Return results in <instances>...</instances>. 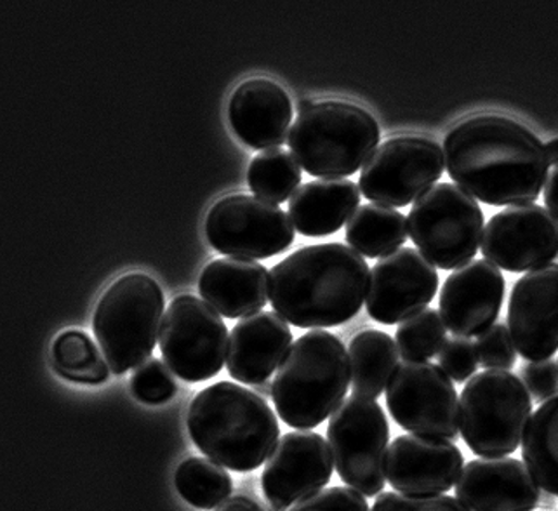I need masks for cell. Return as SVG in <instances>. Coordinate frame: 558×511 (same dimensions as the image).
<instances>
[{
	"label": "cell",
	"instance_id": "d590c367",
	"mask_svg": "<svg viewBox=\"0 0 558 511\" xmlns=\"http://www.w3.org/2000/svg\"><path fill=\"white\" fill-rule=\"evenodd\" d=\"M291 511H369L367 499L350 487H327L294 504Z\"/></svg>",
	"mask_w": 558,
	"mask_h": 511
},
{
	"label": "cell",
	"instance_id": "ac0fdd59",
	"mask_svg": "<svg viewBox=\"0 0 558 511\" xmlns=\"http://www.w3.org/2000/svg\"><path fill=\"white\" fill-rule=\"evenodd\" d=\"M507 282L496 265L475 259L452 271L438 300L444 326L454 336H481L496 324L505 301Z\"/></svg>",
	"mask_w": 558,
	"mask_h": 511
},
{
	"label": "cell",
	"instance_id": "ffe728a7",
	"mask_svg": "<svg viewBox=\"0 0 558 511\" xmlns=\"http://www.w3.org/2000/svg\"><path fill=\"white\" fill-rule=\"evenodd\" d=\"M456 498L472 511H533L542 487L515 458H481L464 464Z\"/></svg>",
	"mask_w": 558,
	"mask_h": 511
},
{
	"label": "cell",
	"instance_id": "603a6c76",
	"mask_svg": "<svg viewBox=\"0 0 558 511\" xmlns=\"http://www.w3.org/2000/svg\"><path fill=\"white\" fill-rule=\"evenodd\" d=\"M201 296L227 318L258 314L270 300V273L254 259H215L198 280Z\"/></svg>",
	"mask_w": 558,
	"mask_h": 511
},
{
	"label": "cell",
	"instance_id": "277c9868",
	"mask_svg": "<svg viewBox=\"0 0 558 511\" xmlns=\"http://www.w3.org/2000/svg\"><path fill=\"white\" fill-rule=\"evenodd\" d=\"M349 388L350 358L343 341L314 329L286 353L271 382V400L286 425L314 430L340 407Z\"/></svg>",
	"mask_w": 558,
	"mask_h": 511
},
{
	"label": "cell",
	"instance_id": "60d3db41",
	"mask_svg": "<svg viewBox=\"0 0 558 511\" xmlns=\"http://www.w3.org/2000/svg\"><path fill=\"white\" fill-rule=\"evenodd\" d=\"M254 391H256L259 397H263V399H267V397L271 396V385L268 381L259 382V385L254 387Z\"/></svg>",
	"mask_w": 558,
	"mask_h": 511
},
{
	"label": "cell",
	"instance_id": "4dcf8cb0",
	"mask_svg": "<svg viewBox=\"0 0 558 511\" xmlns=\"http://www.w3.org/2000/svg\"><path fill=\"white\" fill-rule=\"evenodd\" d=\"M447 327L440 312L426 308L397 327V346L404 361L435 357L446 343Z\"/></svg>",
	"mask_w": 558,
	"mask_h": 511
},
{
	"label": "cell",
	"instance_id": "52a82bcc",
	"mask_svg": "<svg viewBox=\"0 0 558 511\" xmlns=\"http://www.w3.org/2000/svg\"><path fill=\"white\" fill-rule=\"evenodd\" d=\"M531 416V393L510 370L477 373L461 393V435L470 451L481 458L513 454L524 440Z\"/></svg>",
	"mask_w": 558,
	"mask_h": 511
},
{
	"label": "cell",
	"instance_id": "44dd1931",
	"mask_svg": "<svg viewBox=\"0 0 558 511\" xmlns=\"http://www.w3.org/2000/svg\"><path fill=\"white\" fill-rule=\"evenodd\" d=\"M228 121L241 142L254 150L279 148L289 138L291 98L270 78H250L233 90Z\"/></svg>",
	"mask_w": 558,
	"mask_h": 511
},
{
	"label": "cell",
	"instance_id": "1f68e13d",
	"mask_svg": "<svg viewBox=\"0 0 558 511\" xmlns=\"http://www.w3.org/2000/svg\"><path fill=\"white\" fill-rule=\"evenodd\" d=\"M177 381L166 362L148 358L134 369L131 378L133 396L148 405H162L177 396Z\"/></svg>",
	"mask_w": 558,
	"mask_h": 511
},
{
	"label": "cell",
	"instance_id": "e0dca14e",
	"mask_svg": "<svg viewBox=\"0 0 558 511\" xmlns=\"http://www.w3.org/2000/svg\"><path fill=\"white\" fill-rule=\"evenodd\" d=\"M508 329L525 361L554 357L558 350V263L517 280L508 305Z\"/></svg>",
	"mask_w": 558,
	"mask_h": 511
},
{
	"label": "cell",
	"instance_id": "4fadbf2b",
	"mask_svg": "<svg viewBox=\"0 0 558 511\" xmlns=\"http://www.w3.org/2000/svg\"><path fill=\"white\" fill-rule=\"evenodd\" d=\"M446 168L444 148L416 134L379 145L361 172V192L381 206L405 207L434 188Z\"/></svg>",
	"mask_w": 558,
	"mask_h": 511
},
{
	"label": "cell",
	"instance_id": "836d02e7",
	"mask_svg": "<svg viewBox=\"0 0 558 511\" xmlns=\"http://www.w3.org/2000/svg\"><path fill=\"white\" fill-rule=\"evenodd\" d=\"M371 511H472L460 499L446 495L383 492Z\"/></svg>",
	"mask_w": 558,
	"mask_h": 511
},
{
	"label": "cell",
	"instance_id": "7a4b0ae2",
	"mask_svg": "<svg viewBox=\"0 0 558 511\" xmlns=\"http://www.w3.org/2000/svg\"><path fill=\"white\" fill-rule=\"evenodd\" d=\"M369 265L340 242L306 245L270 270V303L301 329H327L352 320L367 297Z\"/></svg>",
	"mask_w": 558,
	"mask_h": 511
},
{
	"label": "cell",
	"instance_id": "7c38bea8",
	"mask_svg": "<svg viewBox=\"0 0 558 511\" xmlns=\"http://www.w3.org/2000/svg\"><path fill=\"white\" fill-rule=\"evenodd\" d=\"M387 405L393 422L409 434L451 442L460 435V400L440 365L400 362L387 388Z\"/></svg>",
	"mask_w": 558,
	"mask_h": 511
},
{
	"label": "cell",
	"instance_id": "b9f144b4",
	"mask_svg": "<svg viewBox=\"0 0 558 511\" xmlns=\"http://www.w3.org/2000/svg\"><path fill=\"white\" fill-rule=\"evenodd\" d=\"M314 101H312V99L310 98H303V99H300V101H298V107H296V110L298 112H306V110H308V108H312L314 107Z\"/></svg>",
	"mask_w": 558,
	"mask_h": 511
},
{
	"label": "cell",
	"instance_id": "f1b7e54d",
	"mask_svg": "<svg viewBox=\"0 0 558 511\" xmlns=\"http://www.w3.org/2000/svg\"><path fill=\"white\" fill-rule=\"evenodd\" d=\"M178 492L198 510H215L232 495L233 480L215 461L189 458L174 473Z\"/></svg>",
	"mask_w": 558,
	"mask_h": 511
},
{
	"label": "cell",
	"instance_id": "7bdbcfd3",
	"mask_svg": "<svg viewBox=\"0 0 558 511\" xmlns=\"http://www.w3.org/2000/svg\"><path fill=\"white\" fill-rule=\"evenodd\" d=\"M268 511H286L283 508H277V507H270V510Z\"/></svg>",
	"mask_w": 558,
	"mask_h": 511
},
{
	"label": "cell",
	"instance_id": "9c48e42d",
	"mask_svg": "<svg viewBox=\"0 0 558 511\" xmlns=\"http://www.w3.org/2000/svg\"><path fill=\"white\" fill-rule=\"evenodd\" d=\"M388 438L387 416L374 399L349 397L329 417L327 442L336 472L365 498L379 496L387 484Z\"/></svg>",
	"mask_w": 558,
	"mask_h": 511
},
{
	"label": "cell",
	"instance_id": "5bb4252c",
	"mask_svg": "<svg viewBox=\"0 0 558 511\" xmlns=\"http://www.w3.org/2000/svg\"><path fill=\"white\" fill-rule=\"evenodd\" d=\"M481 251L513 273L545 267L558 256V221L537 204L508 207L487 221Z\"/></svg>",
	"mask_w": 558,
	"mask_h": 511
},
{
	"label": "cell",
	"instance_id": "3957f363",
	"mask_svg": "<svg viewBox=\"0 0 558 511\" xmlns=\"http://www.w3.org/2000/svg\"><path fill=\"white\" fill-rule=\"evenodd\" d=\"M198 451L232 472L258 470L279 440L276 413L256 391L219 381L198 391L186 416Z\"/></svg>",
	"mask_w": 558,
	"mask_h": 511
},
{
	"label": "cell",
	"instance_id": "d6a6232c",
	"mask_svg": "<svg viewBox=\"0 0 558 511\" xmlns=\"http://www.w3.org/2000/svg\"><path fill=\"white\" fill-rule=\"evenodd\" d=\"M478 361L486 369L510 370L517 361V350L511 340L510 329L505 324H494L482 332L475 343Z\"/></svg>",
	"mask_w": 558,
	"mask_h": 511
},
{
	"label": "cell",
	"instance_id": "ab89813d",
	"mask_svg": "<svg viewBox=\"0 0 558 511\" xmlns=\"http://www.w3.org/2000/svg\"><path fill=\"white\" fill-rule=\"evenodd\" d=\"M546 155H548L550 166H558V138L551 139V142L546 145Z\"/></svg>",
	"mask_w": 558,
	"mask_h": 511
},
{
	"label": "cell",
	"instance_id": "e575fe53",
	"mask_svg": "<svg viewBox=\"0 0 558 511\" xmlns=\"http://www.w3.org/2000/svg\"><path fill=\"white\" fill-rule=\"evenodd\" d=\"M437 357L438 365L456 382H464L472 378L481 364L475 343H472L469 338H460V336H452L446 340Z\"/></svg>",
	"mask_w": 558,
	"mask_h": 511
},
{
	"label": "cell",
	"instance_id": "8d00e7d4",
	"mask_svg": "<svg viewBox=\"0 0 558 511\" xmlns=\"http://www.w3.org/2000/svg\"><path fill=\"white\" fill-rule=\"evenodd\" d=\"M520 376L525 388L536 402L545 404L546 400L558 396V364L557 362L542 361L527 362L520 369Z\"/></svg>",
	"mask_w": 558,
	"mask_h": 511
},
{
	"label": "cell",
	"instance_id": "8fae6325",
	"mask_svg": "<svg viewBox=\"0 0 558 511\" xmlns=\"http://www.w3.org/2000/svg\"><path fill=\"white\" fill-rule=\"evenodd\" d=\"M206 236L213 250L232 258L268 259L294 242L291 216L258 195L219 198L206 216Z\"/></svg>",
	"mask_w": 558,
	"mask_h": 511
},
{
	"label": "cell",
	"instance_id": "d4e9b609",
	"mask_svg": "<svg viewBox=\"0 0 558 511\" xmlns=\"http://www.w3.org/2000/svg\"><path fill=\"white\" fill-rule=\"evenodd\" d=\"M399 346L387 332L367 329L350 343V381L355 396L378 399L390 385L397 365Z\"/></svg>",
	"mask_w": 558,
	"mask_h": 511
},
{
	"label": "cell",
	"instance_id": "30bf717a",
	"mask_svg": "<svg viewBox=\"0 0 558 511\" xmlns=\"http://www.w3.org/2000/svg\"><path fill=\"white\" fill-rule=\"evenodd\" d=\"M228 329L209 303L192 294L172 300L163 315L159 346L172 374L189 382L207 381L223 369Z\"/></svg>",
	"mask_w": 558,
	"mask_h": 511
},
{
	"label": "cell",
	"instance_id": "484cf974",
	"mask_svg": "<svg viewBox=\"0 0 558 511\" xmlns=\"http://www.w3.org/2000/svg\"><path fill=\"white\" fill-rule=\"evenodd\" d=\"M408 218L393 207L365 204L347 223L350 247L365 258H383L408 241Z\"/></svg>",
	"mask_w": 558,
	"mask_h": 511
},
{
	"label": "cell",
	"instance_id": "74e56055",
	"mask_svg": "<svg viewBox=\"0 0 558 511\" xmlns=\"http://www.w3.org/2000/svg\"><path fill=\"white\" fill-rule=\"evenodd\" d=\"M545 206L558 221V166L548 174L545 185Z\"/></svg>",
	"mask_w": 558,
	"mask_h": 511
},
{
	"label": "cell",
	"instance_id": "2e32d148",
	"mask_svg": "<svg viewBox=\"0 0 558 511\" xmlns=\"http://www.w3.org/2000/svg\"><path fill=\"white\" fill-rule=\"evenodd\" d=\"M331 449L315 431H289L277 443L262 475L263 495L270 507L300 503L323 490L332 477Z\"/></svg>",
	"mask_w": 558,
	"mask_h": 511
},
{
	"label": "cell",
	"instance_id": "7402d4cb",
	"mask_svg": "<svg viewBox=\"0 0 558 511\" xmlns=\"http://www.w3.org/2000/svg\"><path fill=\"white\" fill-rule=\"evenodd\" d=\"M292 332L277 312H258L241 318L228 341V374L242 385L270 379L291 349Z\"/></svg>",
	"mask_w": 558,
	"mask_h": 511
},
{
	"label": "cell",
	"instance_id": "9a60e30c",
	"mask_svg": "<svg viewBox=\"0 0 558 511\" xmlns=\"http://www.w3.org/2000/svg\"><path fill=\"white\" fill-rule=\"evenodd\" d=\"M437 268L411 247L379 258L371 270L365 308L383 326H396L420 314L438 291Z\"/></svg>",
	"mask_w": 558,
	"mask_h": 511
},
{
	"label": "cell",
	"instance_id": "ba28073f",
	"mask_svg": "<svg viewBox=\"0 0 558 511\" xmlns=\"http://www.w3.org/2000/svg\"><path fill=\"white\" fill-rule=\"evenodd\" d=\"M409 236L435 268L456 270L481 251L484 211L454 183H437L408 216Z\"/></svg>",
	"mask_w": 558,
	"mask_h": 511
},
{
	"label": "cell",
	"instance_id": "83f0119b",
	"mask_svg": "<svg viewBox=\"0 0 558 511\" xmlns=\"http://www.w3.org/2000/svg\"><path fill=\"white\" fill-rule=\"evenodd\" d=\"M52 364L61 378L78 385H101L107 381L110 365L101 357L95 341L84 331H65L52 344Z\"/></svg>",
	"mask_w": 558,
	"mask_h": 511
},
{
	"label": "cell",
	"instance_id": "cb8c5ba5",
	"mask_svg": "<svg viewBox=\"0 0 558 511\" xmlns=\"http://www.w3.org/2000/svg\"><path fill=\"white\" fill-rule=\"evenodd\" d=\"M361 188L350 180L310 181L289 200V216L301 235H332L361 207Z\"/></svg>",
	"mask_w": 558,
	"mask_h": 511
},
{
	"label": "cell",
	"instance_id": "6da1fadb",
	"mask_svg": "<svg viewBox=\"0 0 558 511\" xmlns=\"http://www.w3.org/2000/svg\"><path fill=\"white\" fill-rule=\"evenodd\" d=\"M446 169L487 206L534 204L548 180L546 146L524 124L502 115L464 119L444 142Z\"/></svg>",
	"mask_w": 558,
	"mask_h": 511
},
{
	"label": "cell",
	"instance_id": "f35d334b",
	"mask_svg": "<svg viewBox=\"0 0 558 511\" xmlns=\"http://www.w3.org/2000/svg\"><path fill=\"white\" fill-rule=\"evenodd\" d=\"M216 511H267L256 499H251L250 496H233L228 498L223 504H219Z\"/></svg>",
	"mask_w": 558,
	"mask_h": 511
},
{
	"label": "cell",
	"instance_id": "f546056e",
	"mask_svg": "<svg viewBox=\"0 0 558 511\" xmlns=\"http://www.w3.org/2000/svg\"><path fill=\"white\" fill-rule=\"evenodd\" d=\"M301 183V166L291 151L271 148L254 157L247 171V185L254 195L282 204L291 200Z\"/></svg>",
	"mask_w": 558,
	"mask_h": 511
},
{
	"label": "cell",
	"instance_id": "d6986e66",
	"mask_svg": "<svg viewBox=\"0 0 558 511\" xmlns=\"http://www.w3.org/2000/svg\"><path fill=\"white\" fill-rule=\"evenodd\" d=\"M463 463L451 440L402 435L388 447L387 480L404 495H446L460 478Z\"/></svg>",
	"mask_w": 558,
	"mask_h": 511
},
{
	"label": "cell",
	"instance_id": "5b68a950",
	"mask_svg": "<svg viewBox=\"0 0 558 511\" xmlns=\"http://www.w3.org/2000/svg\"><path fill=\"white\" fill-rule=\"evenodd\" d=\"M381 130L359 105L323 101L301 112L289 131L292 157L310 177H352L378 150Z\"/></svg>",
	"mask_w": 558,
	"mask_h": 511
},
{
	"label": "cell",
	"instance_id": "4316f807",
	"mask_svg": "<svg viewBox=\"0 0 558 511\" xmlns=\"http://www.w3.org/2000/svg\"><path fill=\"white\" fill-rule=\"evenodd\" d=\"M522 458L539 487L558 498V396L546 400L531 416Z\"/></svg>",
	"mask_w": 558,
	"mask_h": 511
},
{
	"label": "cell",
	"instance_id": "8992f818",
	"mask_svg": "<svg viewBox=\"0 0 558 511\" xmlns=\"http://www.w3.org/2000/svg\"><path fill=\"white\" fill-rule=\"evenodd\" d=\"M162 288L145 273H125L99 297L93 331L117 376L150 358L163 320Z\"/></svg>",
	"mask_w": 558,
	"mask_h": 511
}]
</instances>
